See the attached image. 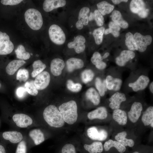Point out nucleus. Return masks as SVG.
Wrapping results in <instances>:
<instances>
[{
    "label": "nucleus",
    "mask_w": 153,
    "mask_h": 153,
    "mask_svg": "<svg viewBox=\"0 0 153 153\" xmlns=\"http://www.w3.org/2000/svg\"><path fill=\"white\" fill-rule=\"evenodd\" d=\"M26 63L23 60H14L10 62L6 67V71L7 74L12 75L18 69Z\"/></svg>",
    "instance_id": "bb28decb"
},
{
    "label": "nucleus",
    "mask_w": 153,
    "mask_h": 153,
    "mask_svg": "<svg viewBox=\"0 0 153 153\" xmlns=\"http://www.w3.org/2000/svg\"><path fill=\"white\" fill-rule=\"evenodd\" d=\"M66 85L69 90L74 92H79L82 88L81 84L79 83H75L72 80L70 79L67 80Z\"/></svg>",
    "instance_id": "37998d69"
},
{
    "label": "nucleus",
    "mask_w": 153,
    "mask_h": 153,
    "mask_svg": "<svg viewBox=\"0 0 153 153\" xmlns=\"http://www.w3.org/2000/svg\"><path fill=\"white\" fill-rule=\"evenodd\" d=\"M107 89L114 91H118L121 88L122 81L119 78H115L111 75L107 76L105 79Z\"/></svg>",
    "instance_id": "412c9836"
},
{
    "label": "nucleus",
    "mask_w": 153,
    "mask_h": 153,
    "mask_svg": "<svg viewBox=\"0 0 153 153\" xmlns=\"http://www.w3.org/2000/svg\"><path fill=\"white\" fill-rule=\"evenodd\" d=\"M143 109L142 105L139 102H134L128 113V118L132 123H136L140 118Z\"/></svg>",
    "instance_id": "9d476101"
},
{
    "label": "nucleus",
    "mask_w": 153,
    "mask_h": 153,
    "mask_svg": "<svg viewBox=\"0 0 153 153\" xmlns=\"http://www.w3.org/2000/svg\"><path fill=\"white\" fill-rule=\"evenodd\" d=\"M66 1L64 0H45L43 4V10L46 12H49L53 10L65 5Z\"/></svg>",
    "instance_id": "4be33fe9"
},
{
    "label": "nucleus",
    "mask_w": 153,
    "mask_h": 153,
    "mask_svg": "<svg viewBox=\"0 0 153 153\" xmlns=\"http://www.w3.org/2000/svg\"><path fill=\"white\" fill-rule=\"evenodd\" d=\"M110 17H112L113 22L116 23L122 28H127L128 27V23L123 19L122 14L119 11L114 10Z\"/></svg>",
    "instance_id": "c756f323"
},
{
    "label": "nucleus",
    "mask_w": 153,
    "mask_h": 153,
    "mask_svg": "<svg viewBox=\"0 0 153 153\" xmlns=\"http://www.w3.org/2000/svg\"><path fill=\"white\" fill-rule=\"evenodd\" d=\"M149 82V78L147 76L142 75L140 76L134 82L129 83L128 86L134 91L136 92L146 88Z\"/></svg>",
    "instance_id": "ddd939ff"
},
{
    "label": "nucleus",
    "mask_w": 153,
    "mask_h": 153,
    "mask_svg": "<svg viewBox=\"0 0 153 153\" xmlns=\"http://www.w3.org/2000/svg\"><path fill=\"white\" fill-rule=\"evenodd\" d=\"M141 121L145 126L150 125L153 122V107H148L143 112L142 117Z\"/></svg>",
    "instance_id": "2f4dec72"
},
{
    "label": "nucleus",
    "mask_w": 153,
    "mask_h": 153,
    "mask_svg": "<svg viewBox=\"0 0 153 153\" xmlns=\"http://www.w3.org/2000/svg\"><path fill=\"white\" fill-rule=\"evenodd\" d=\"M60 153H77L76 149L73 144L67 143L62 147Z\"/></svg>",
    "instance_id": "49530a36"
},
{
    "label": "nucleus",
    "mask_w": 153,
    "mask_h": 153,
    "mask_svg": "<svg viewBox=\"0 0 153 153\" xmlns=\"http://www.w3.org/2000/svg\"><path fill=\"white\" fill-rule=\"evenodd\" d=\"M65 66L63 60L60 58H55L52 60L50 65V71L55 76L60 75Z\"/></svg>",
    "instance_id": "6ab92c4d"
},
{
    "label": "nucleus",
    "mask_w": 153,
    "mask_h": 153,
    "mask_svg": "<svg viewBox=\"0 0 153 153\" xmlns=\"http://www.w3.org/2000/svg\"><path fill=\"white\" fill-rule=\"evenodd\" d=\"M103 60L102 56L100 53L96 52L93 54L91 59V61L97 69L103 70L105 69L107 66L106 63L103 61Z\"/></svg>",
    "instance_id": "7c9ffc66"
},
{
    "label": "nucleus",
    "mask_w": 153,
    "mask_h": 153,
    "mask_svg": "<svg viewBox=\"0 0 153 153\" xmlns=\"http://www.w3.org/2000/svg\"><path fill=\"white\" fill-rule=\"evenodd\" d=\"M153 122H152L150 124V125L151 127L152 128H153Z\"/></svg>",
    "instance_id": "4d7b16f0"
},
{
    "label": "nucleus",
    "mask_w": 153,
    "mask_h": 153,
    "mask_svg": "<svg viewBox=\"0 0 153 153\" xmlns=\"http://www.w3.org/2000/svg\"><path fill=\"white\" fill-rule=\"evenodd\" d=\"M16 125L20 128H25L31 125L33 123L31 118L28 115L24 114H17L12 117Z\"/></svg>",
    "instance_id": "2eb2a0df"
},
{
    "label": "nucleus",
    "mask_w": 153,
    "mask_h": 153,
    "mask_svg": "<svg viewBox=\"0 0 153 153\" xmlns=\"http://www.w3.org/2000/svg\"><path fill=\"white\" fill-rule=\"evenodd\" d=\"M90 12V8L88 7L82 8L80 10L78 17V20L76 24V26L78 29H82L83 25L86 26L88 23V14Z\"/></svg>",
    "instance_id": "f3484780"
},
{
    "label": "nucleus",
    "mask_w": 153,
    "mask_h": 153,
    "mask_svg": "<svg viewBox=\"0 0 153 153\" xmlns=\"http://www.w3.org/2000/svg\"><path fill=\"white\" fill-rule=\"evenodd\" d=\"M0 153H6V151L4 147L0 144Z\"/></svg>",
    "instance_id": "603ef678"
},
{
    "label": "nucleus",
    "mask_w": 153,
    "mask_h": 153,
    "mask_svg": "<svg viewBox=\"0 0 153 153\" xmlns=\"http://www.w3.org/2000/svg\"><path fill=\"white\" fill-rule=\"evenodd\" d=\"M44 118L50 126L56 128L63 126L65 122L58 109L54 105L46 107L43 112Z\"/></svg>",
    "instance_id": "f257e3e1"
},
{
    "label": "nucleus",
    "mask_w": 153,
    "mask_h": 153,
    "mask_svg": "<svg viewBox=\"0 0 153 153\" xmlns=\"http://www.w3.org/2000/svg\"><path fill=\"white\" fill-rule=\"evenodd\" d=\"M149 88L150 92L152 94L153 93V82H151L149 86Z\"/></svg>",
    "instance_id": "5fc2aeb1"
},
{
    "label": "nucleus",
    "mask_w": 153,
    "mask_h": 153,
    "mask_svg": "<svg viewBox=\"0 0 153 153\" xmlns=\"http://www.w3.org/2000/svg\"><path fill=\"white\" fill-rule=\"evenodd\" d=\"M94 20V14L92 12H91L88 16V20L91 21Z\"/></svg>",
    "instance_id": "864d4df0"
},
{
    "label": "nucleus",
    "mask_w": 153,
    "mask_h": 153,
    "mask_svg": "<svg viewBox=\"0 0 153 153\" xmlns=\"http://www.w3.org/2000/svg\"><path fill=\"white\" fill-rule=\"evenodd\" d=\"M112 1L113 3L115 4H119L121 2H128V0H112Z\"/></svg>",
    "instance_id": "3c124183"
},
{
    "label": "nucleus",
    "mask_w": 153,
    "mask_h": 153,
    "mask_svg": "<svg viewBox=\"0 0 153 153\" xmlns=\"http://www.w3.org/2000/svg\"><path fill=\"white\" fill-rule=\"evenodd\" d=\"M112 117L114 120L121 126H124L127 123L128 116L124 110L120 109L113 110Z\"/></svg>",
    "instance_id": "5701e85b"
},
{
    "label": "nucleus",
    "mask_w": 153,
    "mask_h": 153,
    "mask_svg": "<svg viewBox=\"0 0 153 153\" xmlns=\"http://www.w3.org/2000/svg\"><path fill=\"white\" fill-rule=\"evenodd\" d=\"M93 14L94 20L95 21L97 25L99 26H102L104 22L103 16L98 10H95Z\"/></svg>",
    "instance_id": "a18cd8bd"
},
{
    "label": "nucleus",
    "mask_w": 153,
    "mask_h": 153,
    "mask_svg": "<svg viewBox=\"0 0 153 153\" xmlns=\"http://www.w3.org/2000/svg\"><path fill=\"white\" fill-rule=\"evenodd\" d=\"M66 64L68 71L72 72L75 70L82 68L84 65V63L81 59L72 58L67 60Z\"/></svg>",
    "instance_id": "b1692460"
},
{
    "label": "nucleus",
    "mask_w": 153,
    "mask_h": 153,
    "mask_svg": "<svg viewBox=\"0 0 153 153\" xmlns=\"http://www.w3.org/2000/svg\"><path fill=\"white\" fill-rule=\"evenodd\" d=\"M109 28L105 30L104 33L105 35L111 33L115 37H118L120 35V27L113 22H110L109 24Z\"/></svg>",
    "instance_id": "c9c22d12"
},
{
    "label": "nucleus",
    "mask_w": 153,
    "mask_h": 153,
    "mask_svg": "<svg viewBox=\"0 0 153 153\" xmlns=\"http://www.w3.org/2000/svg\"><path fill=\"white\" fill-rule=\"evenodd\" d=\"M129 153H153L152 147L144 145L135 146Z\"/></svg>",
    "instance_id": "a19ab883"
},
{
    "label": "nucleus",
    "mask_w": 153,
    "mask_h": 153,
    "mask_svg": "<svg viewBox=\"0 0 153 153\" xmlns=\"http://www.w3.org/2000/svg\"><path fill=\"white\" fill-rule=\"evenodd\" d=\"M4 139L8 140L11 143H16L20 142L23 136L21 133L16 131H5L3 133Z\"/></svg>",
    "instance_id": "393cba45"
},
{
    "label": "nucleus",
    "mask_w": 153,
    "mask_h": 153,
    "mask_svg": "<svg viewBox=\"0 0 153 153\" xmlns=\"http://www.w3.org/2000/svg\"><path fill=\"white\" fill-rule=\"evenodd\" d=\"M131 11L137 14L140 17L144 18L148 16L149 10L146 8L145 4L143 0H133L130 4Z\"/></svg>",
    "instance_id": "0eeeda50"
},
{
    "label": "nucleus",
    "mask_w": 153,
    "mask_h": 153,
    "mask_svg": "<svg viewBox=\"0 0 153 153\" xmlns=\"http://www.w3.org/2000/svg\"><path fill=\"white\" fill-rule=\"evenodd\" d=\"M14 45L9 36L5 33L0 31V55H5L11 53Z\"/></svg>",
    "instance_id": "423d86ee"
},
{
    "label": "nucleus",
    "mask_w": 153,
    "mask_h": 153,
    "mask_svg": "<svg viewBox=\"0 0 153 153\" xmlns=\"http://www.w3.org/2000/svg\"><path fill=\"white\" fill-rule=\"evenodd\" d=\"M86 39L82 35L76 36L73 41L69 42L67 46L69 48H74L75 52L79 54L83 52L85 48Z\"/></svg>",
    "instance_id": "f8f14e48"
},
{
    "label": "nucleus",
    "mask_w": 153,
    "mask_h": 153,
    "mask_svg": "<svg viewBox=\"0 0 153 153\" xmlns=\"http://www.w3.org/2000/svg\"><path fill=\"white\" fill-rule=\"evenodd\" d=\"M0 87H1V84H0Z\"/></svg>",
    "instance_id": "bf43d9fd"
},
{
    "label": "nucleus",
    "mask_w": 153,
    "mask_h": 153,
    "mask_svg": "<svg viewBox=\"0 0 153 153\" xmlns=\"http://www.w3.org/2000/svg\"><path fill=\"white\" fill-rule=\"evenodd\" d=\"M105 31V28L103 27H101L94 30L93 35L97 44L99 45L102 43Z\"/></svg>",
    "instance_id": "58836bf2"
},
{
    "label": "nucleus",
    "mask_w": 153,
    "mask_h": 153,
    "mask_svg": "<svg viewBox=\"0 0 153 153\" xmlns=\"http://www.w3.org/2000/svg\"><path fill=\"white\" fill-rule=\"evenodd\" d=\"M126 98L125 95L118 92L113 94L109 98V107L112 110L119 109L122 103L125 101Z\"/></svg>",
    "instance_id": "4468645a"
},
{
    "label": "nucleus",
    "mask_w": 153,
    "mask_h": 153,
    "mask_svg": "<svg viewBox=\"0 0 153 153\" xmlns=\"http://www.w3.org/2000/svg\"><path fill=\"white\" fill-rule=\"evenodd\" d=\"M84 148L89 153H102L104 151L102 143L99 141H94L90 144H85Z\"/></svg>",
    "instance_id": "a878e982"
},
{
    "label": "nucleus",
    "mask_w": 153,
    "mask_h": 153,
    "mask_svg": "<svg viewBox=\"0 0 153 153\" xmlns=\"http://www.w3.org/2000/svg\"><path fill=\"white\" fill-rule=\"evenodd\" d=\"M127 133L125 131H122L118 133L114 136L116 141L126 147L133 148L135 147V142L133 140L128 139Z\"/></svg>",
    "instance_id": "aec40b11"
},
{
    "label": "nucleus",
    "mask_w": 153,
    "mask_h": 153,
    "mask_svg": "<svg viewBox=\"0 0 153 153\" xmlns=\"http://www.w3.org/2000/svg\"><path fill=\"white\" fill-rule=\"evenodd\" d=\"M133 36L137 46V50L140 52L145 51L147 46L150 44L152 42V37L149 35L144 36L137 32L135 33Z\"/></svg>",
    "instance_id": "6e6552de"
},
{
    "label": "nucleus",
    "mask_w": 153,
    "mask_h": 153,
    "mask_svg": "<svg viewBox=\"0 0 153 153\" xmlns=\"http://www.w3.org/2000/svg\"><path fill=\"white\" fill-rule=\"evenodd\" d=\"M26 22L29 27L34 30H39L43 23L42 15L38 10L30 8L27 10L24 14Z\"/></svg>",
    "instance_id": "7ed1b4c3"
},
{
    "label": "nucleus",
    "mask_w": 153,
    "mask_h": 153,
    "mask_svg": "<svg viewBox=\"0 0 153 153\" xmlns=\"http://www.w3.org/2000/svg\"><path fill=\"white\" fill-rule=\"evenodd\" d=\"M31 55H33V54H32V53H31Z\"/></svg>",
    "instance_id": "13d9d810"
},
{
    "label": "nucleus",
    "mask_w": 153,
    "mask_h": 153,
    "mask_svg": "<svg viewBox=\"0 0 153 153\" xmlns=\"http://www.w3.org/2000/svg\"><path fill=\"white\" fill-rule=\"evenodd\" d=\"M22 1V0H2L1 2L4 5L12 6L18 4Z\"/></svg>",
    "instance_id": "09e8293b"
},
{
    "label": "nucleus",
    "mask_w": 153,
    "mask_h": 153,
    "mask_svg": "<svg viewBox=\"0 0 153 153\" xmlns=\"http://www.w3.org/2000/svg\"><path fill=\"white\" fill-rule=\"evenodd\" d=\"M87 133L91 139L100 142L105 140L108 136L107 130L103 129H98L95 126L88 128L87 131Z\"/></svg>",
    "instance_id": "1a4fd4ad"
},
{
    "label": "nucleus",
    "mask_w": 153,
    "mask_h": 153,
    "mask_svg": "<svg viewBox=\"0 0 153 153\" xmlns=\"http://www.w3.org/2000/svg\"><path fill=\"white\" fill-rule=\"evenodd\" d=\"M109 53L108 52L105 53L103 56H102L103 59H105L109 56Z\"/></svg>",
    "instance_id": "6e6d98bb"
},
{
    "label": "nucleus",
    "mask_w": 153,
    "mask_h": 153,
    "mask_svg": "<svg viewBox=\"0 0 153 153\" xmlns=\"http://www.w3.org/2000/svg\"><path fill=\"white\" fill-rule=\"evenodd\" d=\"M105 153H127L126 147L116 140L111 139L106 141L103 145Z\"/></svg>",
    "instance_id": "39448f33"
},
{
    "label": "nucleus",
    "mask_w": 153,
    "mask_h": 153,
    "mask_svg": "<svg viewBox=\"0 0 153 153\" xmlns=\"http://www.w3.org/2000/svg\"><path fill=\"white\" fill-rule=\"evenodd\" d=\"M29 135L36 145L39 144L45 140L43 133L39 129H35L31 130L29 133Z\"/></svg>",
    "instance_id": "c85d7f7f"
},
{
    "label": "nucleus",
    "mask_w": 153,
    "mask_h": 153,
    "mask_svg": "<svg viewBox=\"0 0 153 153\" xmlns=\"http://www.w3.org/2000/svg\"><path fill=\"white\" fill-rule=\"evenodd\" d=\"M29 77L28 71L25 69H20L18 71L16 76V79L20 82H26Z\"/></svg>",
    "instance_id": "c03bdc74"
},
{
    "label": "nucleus",
    "mask_w": 153,
    "mask_h": 153,
    "mask_svg": "<svg viewBox=\"0 0 153 153\" xmlns=\"http://www.w3.org/2000/svg\"><path fill=\"white\" fill-rule=\"evenodd\" d=\"M135 55V53L132 51H122L120 55L116 58V63L119 66H124L129 61L133 59Z\"/></svg>",
    "instance_id": "dca6fc26"
},
{
    "label": "nucleus",
    "mask_w": 153,
    "mask_h": 153,
    "mask_svg": "<svg viewBox=\"0 0 153 153\" xmlns=\"http://www.w3.org/2000/svg\"><path fill=\"white\" fill-rule=\"evenodd\" d=\"M86 96L95 105H98L100 102V96L99 93L94 88H89L86 93Z\"/></svg>",
    "instance_id": "cd10ccee"
},
{
    "label": "nucleus",
    "mask_w": 153,
    "mask_h": 153,
    "mask_svg": "<svg viewBox=\"0 0 153 153\" xmlns=\"http://www.w3.org/2000/svg\"><path fill=\"white\" fill-rule=\"evenodd\" d=\"M94 76V73L90 69L84 70L81 74L82 80L85 84L91 81L93 79Z\"/></svg>",
    "instance_id": "ea45409f"
},
{
    "label": "nucleus",
    "mask_w": 153,
    "mask_h": 153,
    "mask_svg": "<svg viewBox=\"0 0 153 153\" xmlns=\"http://www.w3.org/2000/svg\"><path fill=\"white\" fill-rule=\"evenodd\" d=\"M24 86L27 92L30 95L34 96L37 95L38 90L35 86L33 80L26 82Z\"/></svg>",
    "instance_id": "79ce46f5"
},
{
    "label": "nucleus",
    "mask_w": 153,
    "mask_h": 153,
    "mask_svg": "<svg viewBox=\"0 0 153 153\" xmlns=\"http://www.w3.org/2000/svg\"><path fill=\"white\" fill-rule=\"evenodd\" d=\"M27 148L24 141H22L18 144L15 153H26Z\"/></svg>",
    "instance_id": "de8ad7c7"
},
{
    "label": "nucleus",
    "mask_w": 153,
    "mask_h": 153,
    "mask_svg": "<svg viewBox=\"0 0 153 153\" xmlns=\"http://www.w3.org/2000/svg\"><path fill=\"white\" fill-rule=\"evenodd\" d=\"M98 10L102 15L110 13L113 10L114 6L105 1H101L97 4Z\"/></svg>",
    "instance_id": "473e14b6"
},
{
    "label": "nucleus",
    "mask_w": 153,
    "mask_h": 153,
    "mask_svg": "<svg viewBox=\"0 0 153 153\" xmlns=\"http://www.w3.org/2000/svg\"><path fill=\"white\" fill-rule=\"evenodd\" d=\"M15 52L16 57L20 60H27L30 57L29 53L26 51L24 46L22 44L18 46Z\"/></svg>",
    "instance_id": "4c0bfd02"
},
{
    "label": "nucleus",
    "mask_w": 153,
    "mask_h": 153,
    "mask_svg": "<svg viewBox=\"0 0 153 153\" xmlns=\"http://www.w3.org/2000/svg\"><path fill=\"white\" fill-rule=\"evenodd\" d=\"M108 116V112L104 107L101 106L89 112L87 114L88 118L90 120L106 119Z\"/></svg>",
    "instance_id": "a211bd4d"
},
{
    "label": "nucleus",
    "mask_w": 153,
    "mask_h": 153,
    "mask_svg": "<svg viewBox=\"0 0 153 153\" xmlns=\"http://www.w3.org/2000/svg\"><path fill=\"white\" fill-rule=\"evenodd\" d=\"M48 34L51 41L57 45H62L66 40L65 34L62 29L58 25H51L48 30Z\"/></svg>",
    "instance_id": "20e7f679"
},
{
    "label": "nucleus",
    "mask_w": 153,
    "mask_h": 153,
    "mask_svg": "<svg viewBox=\"0 0 153 153\" xmlns=\"http://www.w3.org/2000/svg\"><path fill=\"white\" fill-rule=\"evenodd\" d=\"M50 80V74L46 71H43L38 75L34 81V84L38 90H42L49 85Z\"/></svg>",
    "instance_id": "9b49d317"
},
{
    "label": "nucleus",
    "mask_w": 153,
    "mask_h": 153,
    "mask_svg": "<svg viewBox=\"0 0 153 153\" xmlns=\"http://www.w3.org/2000/svg\"><path fill=\"white\" fill-rule=\"evenodd\" d=\"M125 37V43L128 49L132 51L137 50V46L133 34L128 32L126 33Z\"/></svg>",
    "instance_id": "e433bc0d"
},
{
    "label": "nucleus",
    "mask_w": 153,
    "mask_h": 153,
    "mask_svg": "<svg viewBox=\"0 0 153 153\" xmlns=\"http://www.w3.org/2000/svg\"><path fill=\"white\" fill-rule=\"evenodd\" d=\"M65 122L71 125L77 121L78 114L76 102L71 100L63 103L58 108Z\"/></svg>",
    "instance_id": "f03ea898"
},
{
    "label": "nucleus",
    "mask_w": 153,
    "mask_h": 153,
    "mask_svg": "<svg viewBox=\"0 0 153 153\" xmlns=\"http://www.w3.org/2000/svg\"><path fill=\"white\" fill-rule=\"evenodd\" d=\"M33 70L31 74L32 77H36L43 71L46 67V65L40 60H37L33 63Z\"/></svg>",
    "instance_id": "72a5a7b5"
},
{
    "label": "nucleus",
    "mask_w": 153,
    "mask_h": 153,
    "mask_svg": "<svg viewBox=\"0 0 153 153\" xmlns=\"http://www.w3.org/2000/svg\"><path fill=\"white\" fill-rule=\"evenodd\" d=\"M27 92L25 88L20 87L17 88L16 91V94L17 97L20 98H22L24 97Z\"/></svg>",
    "instance_id": "8fccbe9b"
},
{
    "label": "nucleus",
    "mask_w": 153,
    "mask_h": 153,
    "mask_svg": "<svg viewBox=\"0 0 153 153\" xmlns=\"http://www.w3.org/2000/svg\"><path fill=\"white\" fill-rule=\"evenodd\" d=\"M95 85L100 96H103L107 89L105 80H102L99 77H97L95 80Z\"/></svg>",
    "instance_id": "f704fd0d"
}]
</instances>
